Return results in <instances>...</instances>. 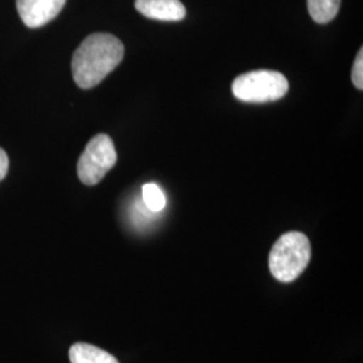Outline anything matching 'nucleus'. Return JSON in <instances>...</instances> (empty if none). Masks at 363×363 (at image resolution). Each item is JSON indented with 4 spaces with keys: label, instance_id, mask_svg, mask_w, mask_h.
<instances>
[{
    "label": "nucleus",
    "instance_id": "nucleus-5",
    "mask_svg": "<svg viewBox=\"0 0 363 363\" xmlns=\"http://www.w3.org/2000/svg\"><path fill=\"white\" fill-rule=\"evenodd\" d=\"M65 3L66 0H16V9L27 27L38 28L52 22Z\"/></svg>",
    "mask_w": 363,
    "mask_h": 363
},
{
    "label": "nucleus",
    "instance_id": "nucleus-11",
    "mask_svg": "<svg viewBox=\"0 0 363 363\" xmlns=\"http://www.w3.org/2000/svg\"><path fill=\"white\" fill-rule=\"evenodd\" d=\"M9 156L6 154L4 150L0 148V182L3 181L9 172Z\"/></svg>",
    "mask_w": 363,
    "mask_h": 363
},
{
    "label": "nucleus",
    "instance_id": "nucleus-9",
    "mask_svg": "<svg viewBox=\"0 0 363 363\" xmlns=\"http://www.w3.org/2000/svg\"><path fill=\"white\" fill-rule=\"evenodd\" d=\"M142 199H143L144 206L152 213H160L167 205L166 195L159 186H156L155 183L144 184L142 187Z\"/></svg>",
    "mask_w": 363,
    "mask_h": 363
},
{
    "label": "nucleus",
    "instance_id": "nucleus-4",
    "mask_svg": "<svg viewBox=\"0 0 363 363\" xmlns=\"http://www.w3.org/2000/svg\"><path fill=\"white\" fill-rule=\"evenodd\" d=\"M116 162V148L112 139L105 133H99L86 144L78 159V178L86 186H94L103 181Z\"/></svg>",
    "mask_w": 363,
    "mask_h": 363
},
{
    "label": "nucleus",
    "instance_id": "nucleus-8",
    "mask_svg": "<svg viewBox=\"0 0 363 363\" xmlns=\"http://www.w3.org/2000/svg\"><path fill=\"white\" fill-rule=\"evenodd\" d=\"M308 13L316 23L325 25L337 16L340 0H307Z\"/></svg>",
    "mask_w": 363,
    "mask_h": 363
},
{
    "label": "nucleus",
    "instance_id": "nucleus-6",
    "mask_svg": "<svg viewBox=\"0 0 363 363\" xmlns=\"http://www.w3.org/2000/svg\"><path fill=\"white\" fill-rule=\"evenodd\" d=\"M135 7L145 18L156 21L178 22L186 16L181 0H135Z\"/></svg>",
    "mask_w": 363,
    "mask_h": 363
},
{
    "label": "nucleus",
    "instance_id": "nucleus-10",
    "mask_svg": "<svg viewBox=\"0 0 363 363\" xmlns=\"http://www.w3.org/2000/svg\"><path fill=\"white\" fill-rule=\"evenodd\" d=\"M351 78H352V84L355 85L357 89L362 91L363 89V50L361 49L358 52V55L355 58V62L352 66V72H351Z\"/></svg>",
    "mask_w": 363,
    "mask_h": 363
},
{
    "label": "nucleus",
    "instance_id": "nucleus-3",
    "mask_svg": "<svg viewBox=\"0 0 363 363\" xmlns=\"http://www.w3.org/2000/svg\"><path fill=\"white\" fill-rule=\"evenodd\" d=\"M289 89L286 76L274 70H253L235 78L232 84L234 97L244 103H272L283 99Z\"/></svg>",
    "mask_w": 363,
    "mask_h": 363
},
{
    "label": "nucleus",
    "instance_id": "nucleus-1",
    "mask_svg": "<svg viewBox=\"0 0 363 363\" xmlns=\"http://www.w3.org/2000/svg\"><path fill=\"white\" fill-rule=\"evenodd\" d=\"M123 57L124 45L120 39L106 33L91 34L73 54V78L81 89H91L120 65Z\"/></svg>",
    "mask_w": 363,
    "mask_h": 363
},
{
    "label": "nucleus",
    "instance_id": "nucleus-7",
    "mask_svg": "<svg viewBox=\"0 0 363 363\" xmlns=\"http://www.w3.org/2000/svg\"><path fill=\"white\" fill-rule=\"evenodd\" d=\"M72 363H118L116 358L89 343H74L69 350Z\"/></svg>",
    "mask_w": 363,
    "mask_h": 363
},
{
    "label": "nucleus",
    "instance_id": "nucleus-2",
    "mask_svg": "<svg viewBox=\"0 0 363 363\" xmlns=\"http://www.w3.org/2000/svg\"><path fill=\"white\" fill-rule=\"evenodd\" d=\"M311 259V244L306 234H283L269 253V271L281 283H292L306 271Z\"/></svg>",
    "mask_w": 363,
    "mask_h": 363
}]
</instances>
